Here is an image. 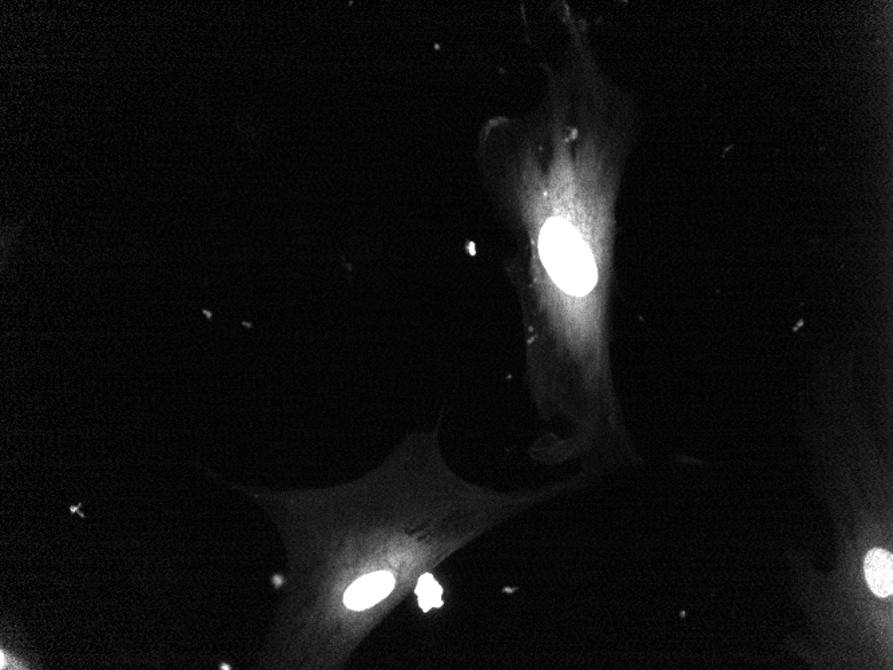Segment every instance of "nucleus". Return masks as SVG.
Returning <instances> with one entry per match:
<instances>
[{
	"mask_svg": "<svg viewBox=\"0 0 893 670\" xmlns=\"http://www.w3.org/2000/svg\"><path fill=\"white\" fill-rule=\"evenodd\" d=\"M395 586V578L388 572L369 574L357 580L344 596V604L352 610H364L386 598Z\"/></svg>",
	"mask_w": 893,
	"mask_h": 670,
	"instance_id": "obj_2",
	"label": "nucleus"
},
{
	"mask_svg": "<svg viewBox=\"0 0 893 670\" xmlns=\"http://www.w3.org/2000/svg\"><path fill=\"white\" fill-rule=\"evenodd\" d=\"M865 580L869 588L879 597H889L893 590V560L888 551H869L864 561Z\"/></svg>",
	"mask_w": 893,
	"mask_h": 670,
	"instance_id": "obj_3",
	"label": "nucleus"
},
{
	"mask_svg": "<svg viewBox=\"0 0 893 670\" xmlns=\"http://www.w3.org/2000/svg\"><path fill=\"white\" fill-rule=\"evenodd\" d=\"M442 593V588L431 574H424L416 586V596L424 612L443 605Z\"/></svg>",
	"mask_w": 893,
	"mask_h": 670,
	"instance_id": "obj_4",
	"label": "nucleus"
},
{
	"mask_svg": "<svg viewBox=\"0 0 893 670\" xmlns=\"http://www.w3.org/2000/svg\"><path fill=\"white\" fill-rule=\"evenodd\" d=\"M543 264L555 283L570 295L585 296L598 283L594 253L570 225L551 221L541 235Z\"/></svg>",
	"mask_w": 893,
	"mask_h": 670,
	"instance_id": "obj_1",
	"label": "nucleus"
}]
</instances>
